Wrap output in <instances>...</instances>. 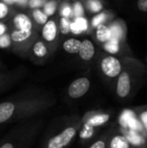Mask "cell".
Masks as SVG:
<instances>
[{
	"label": "cell",
	"instance_id": "cell-14",
	"mask_svg": "<svg viewBox=\"0 0 147 148\" xmlns=\"http://www.w3.org/2000/svg\"><path fill=\"white\" fill-rule=\"evenodd\" d=\"M88 29V21L84 17H77L76 20L71 23V32L75 35H79Z\"/></svg>",
	"mask_w": 147,
	"mask_h": 148
},
{
	"label": "cell",
	"instance_id": "cell-29",
	"mask_svg": "<svg viewBox=\"0 0 147 148\" xmlns=\"http://www.w3.org/2000/svg\"><path fill=\"white\" fill-rule=\"evenodd\" d=\"M137 5L140 11L147 12V0H138Z\"/></svg>",
	"mask_w": 147,
	"mask_h": 148
},
{
	"label": "cell",
	"instance_id": "cell-22",
	"mask_svg": "<svg viewBox=\"0 0 147 148\" xmlns=\"http://www.w3.org/2000/svg\"><path fill=\"white\" fill-rule=\"evenodd\" d=\"M60 29L61 32L64 35L68 34L71 31V23L68 20L67 17H62L60 21Z\"/></svg>",
	"mask_w": 147,
	"mask_h": 148
},
{
	"label": "cell",
	"instance_id": "cell-36",
	"mask_svg": "<svg viewBox=\"0 0 147 148\" xmlns=\"http://www.w3.org/2000/svg\"><path fill=\"white\" fill-rule=\"evenodd\" d=\"M146 148H147V147H146Z\"/></svg>",
	"mask_w": 147,
	"mask_h": 148
},
{
	"label": "cell",
	"instance_id": "cell-9",
	"mask_svg": "<svg viewBox=\"0 0 147 148\" xmlns=\"http://www.w3.org/2000/svg\"><path fill=\"white\" fill-rule=\"evenodd\" d=\"M95 53V49L94 46L93 44V42L88 40V39H85L81 42V46L79 51V55L80 57L83 60V61H90Z\"/></svg>",
	"mask_w": 147,
	"mask_h": 148
},
{
	"label": "cell",
	"instance_id": "cell-19",
	"mask_svg": "<svg viewBox=\"0 0 147 148\" xmlns=\"http://www.w3.org/2000/svg\"><path fill=\"white\" fill-rule=\"evenodd\" d=\"M33 53L37 57H43L48 54V49L45 43L42 41H37L33 45Z\"/></svg>",
	"mask_w": 147,
	"mask_h": 148
},
{
	"label": "cell",
	"instance_id": "cell-11",
	"mask_svg": "<svg viewBox=\"0 0 147 148\" xmlns=\"http://www.w3.org/2000/svg\"><path fill=\"white\" fill-rule=\"evenodd\" d=\"M14 24L17 29L23 30H31L32 29V22L30 18L23 13L16 14L13 19Z\"/></svg>",
	"mask_w": 147,
	"mask_h": 148
},
{
	"label": "cell",
	"instance_id": "cell-8",
	"mask_svg": "<svg viewBox=\"0 0 147 148\" xmlns=\"http://www.w3.org/2000/svg\"><path fill=\"white\" fill-rule=\"evenodd\" d=\"M107 148H134L130 143L127 137L120 132L111 133Z\"/></svg>",
	"mask_w": 147,
	"mask_h": 148
},
{
	"label": "cell",
	"instance_id": "cell-34",
	"mask_svg": "<svg viewBox=\"0 0 147 148\" xmlns=\"http://www.w3.org/2000/svg\"><path fill=\"white\" fill-rule=\"evenodd\" d=\"M16 1H19V0H4V3H13Z\"/></svg>",
	"mask_w": 147,
	"mask_h": 148
},
{
	"label": "cell",
	"instance_id": "cell-2",
	"mask_svg": "<svg viewBox=\"0 0 147 148\" xmlns=\"http://www.w3.org/2000/svg\"><path fill=\"white\" fill-rule=\"evenodd\" d=\"M43 126L42 118L18 122L0 139V148H23L32 146Z\"/></svg>",
	"mask_w": 147,
	"mask_h": 148
},
{
	"label": "cell",
	"instance_id": "cell-35",
	"mask_svg": "<svg viewBox=\"0 0 147 148\" xmlns=\"http://www.w3.org/2000/svg\"><path fill=\"white\" fill-rule=\"evenodd\" d=\"M23 148H31V146H27V147H25Z\"/></svg>",
	"mask_w": 147,
	"mask_h": 148
},
{
	"label": "cell",
	"instance_id": "cell-23",
	"mask_svg": "<svg viewBox=\"0 0 147 148\" xmlns=\"http://www.w3.org/2000/svg\"><path fill=\"white\" fill-rule=\"evenodd\" d=\"M56 10V3L54 1H50L49 3H47L44 5V12L48 15V16H52L54 15L55 11Z\"/></svg>",
	"mask_w": 147,
	"mask_h": 148
},
{
	"label": "cell",
	"instance_id": "cell-32",
	"mask_svg": "<svg viewBox=\"0 0 147 148\" xmlns=\"http://www.w3.org/2000/svg\"><path fill=\"white\" fill-rule=\"evenodd\" d=\"M42 4V0H30L29 1V6L31 8H36L41 6Z\"/></svg>",
	"mask_w": 147,
	"mask_h": 148
},
{
	"label": "cell",
	"instance_id": "cell-12",
	"mask_svg": "<svg viewBox=\"0 0 147 148\" xmlns=\"http://www.w3.org/2000/svg\"><path fill=\"white\" fill-rule=\"evenodd\" d=\"M17 80L18 76L14 74H0V94L12 87Z\"/></svg>",
	"mask_w": 147,
	"mask_h": 148
},
{
	"label": "cell",
	"instance_id": "cell-6",
	"mask_svg": "<svg viewBox=\"0 0 147 148\" xmlns=\"http://www.w3.org/2000/svg\"><path fill=\"white\" fill-rule=\"evenodd\" d=\"M101 69L102 73L108 78H116L122 72L120 61L113 56H108L102 59Z\"/></svg>",
	"mask_w": 147,
	"mask_h": 148
},
{
	"label": "cell",
	"instance_id": "cell-16",
	"mask_svg": "<svg viewBox=\"0 0 147 148\" xmlns=\"http://www.w3.org/2000/svg\"><path fill=\"white\" fill-rule=\"evenodd\" d=\"M32 35V30H23V29H16L11 33L10 38L15 42H24L29 39Z\"/></svg>",
	"mask_w": 147,
	"mask_h": 148
},
{
	"label": "cell",
	"instance_id": "cell-1",
	"mask_svg": "<svg viewBox=\"0 0 147 148\" xmlns=\"http://www.w3.org/2000/svg\"><path fill=\"white\" fill-rule=\"evenodd\" d=\"M55 104L49 95L26 91L0 102V126L39 117Z\"/></svg>",
	"mask_w": 147,
	"mask_h": 148
},
{
	"label": "cell",
	"instance_id": "cell-21",
	"mask_svg": "<svg viewBox=\"0 0 147 148\" xmlns=\"http://www.w3.org/2000/svg\"><path fill=\"white\" fill-rule=\"evenodd\" d=\"M138 118L139 120L140 125L147 134V108H140L137 111Z\"/></svg>",
	"mask_w": 147,
	"mask_h": 148
},
{
	"label": "cell",
	"instance_id": "cell-5",
	"mask_svg": "<svg viewBox=\"0 0 147 148\" xmlns=\"http://www.w3.org/2000/svg\"><path fill=\"white\" fill-rule=\"evenodd\" d=\"M91 87L90 80L87 77H80L73 81L68 88V95L71 99H80L83 97Z\"/></svg>",
	"mask_w": 147,
	"mask_h": 148
},
{
	"label": "cell",
	"instance_id": "cell-27",
	"mask_svg": "<svg viewBox=\"0 0 147 148\" xmlns=\"http://www.w3.org/2000/svg\"><path fill=\"white\" fill-rule=\"evenodd\" d=\"M111 30H112V36H114L118 39H120L123 36V31L119 25H113Z\"/></svg>",
	"mask_w": 147,
	"mask_h": 148
},
{
	"label": "cell",
	"instance_id": "cell-30",
	"mask_svg": "<svg viewBox=\"0 0 147 148\" xmlns=\"http://www.w3.org/2000/svg\"><path fill=\"white\" fill-rule=\"evenodd\" d=\"M75 15H76L78 17H80V16L83 14V8H82V5H81V3H79V2L75 3Z\"/></svg>",
	"mask_w": 147,
	"mask_h": 148
},
{
	"label": "cell",
	"instance_id": "cell-24",
	"mask_svg": "<svg viewBox=\"0 0 147 148\" xmlns=\"http://www.w3.org/2000/svg\"><path fill=\"white\" fill-rule=\"evenodd\" d=\"M88 6L93 12H99L102 9V4L98 0H90L88 3Z\"/></svg>",
	"mask_w": 147,
	"mask_h": 148
},
{
	"label": "cell",
	"instance_id": "cell-17",
	"mask_svg": "<svg viewBox=\"0 0 147 148\" xmlns=\"http://www.w3.org/2000/svg\"><path fill=\"white\" fill-rule=\"evenodd\" d=\"M105 50L107 51L110 54H116L120 50V43H119V39L112 36L107 42H105L104 45Z\"/></svg>",
	"mask_w": 147,
	"mask_h": 148
},
{
	"label": "cell",
	"instance_id": "cell-20",
	"mask_svg": "<svg viewBox=\"0 0 147 148\" xmlns=\"http://www.w3.org/2000/svg\"><path fill=\"white\" fill-rule=\"evenodd\" d=\"M33 17L35 19V21L39 23V24H45L49 20V16L42 10H39V9H36L33 11Z\"/></svg>",
	"mask_w": 147,
	"mask_h": 148
},
{
	"label": "cell",
	"instance_id": "cell-33",
	"mask_svg": "<svg viewBox=\"0 0 147 148\" xmlns=\"http://www.w3.org/2000/svg\"><path fill=\"white\" fill-rule=\"evenodd\" d=\"M5 32H6V26L3 23H0V36L4 35Z\"/></svg>",
	"mask_w": 147,
	"mask_h": 148
},
{
	"label": "cell",
	"instance_id": "cell-15",
	"mask_svg": "<svg viewBox=\"0 0 147 148\" xmlns=\"http://www.w3.org/2000/svg\"><path fill=\"white\" fill-rule=\"evenodd\" d=\"M96 37L101 42H107L112 37V30L110 28L107 27L104 24H100L97 27Z\"/></svg>",
	"mask_w": 147,
	"mask_h": 148
},
{
	"label": "cell",
	"instance_id": "cell-25",
	"mask_svg": "<svg viewBox=\"0 0 147 148\" xmlns=\"http://www.w3.org/2000/svg\"><path fill=\"white\" fill-rule=\"evenodd\" d=\"M10 37L4 34L0 36V48H8L10 45Z\"/></svg>",
	"mask_w": 147,
	"mask_h": 148
},
{
	"label": "cell",
	"instance_id": "cell-13",
	"mask_svg": "<svg viewBox=\"0 0 147 148\" xmlns=\"http://www.w3.org/2000/svg\"><path fill=\"white\" fill-rule=\"evenodd\" d=\"M81 42L76 38H69L63 42V49L69 54H77L80 51Z\"/></svg>",
	"mask_w": 147,
	"mask_h": 148
},
{
	"label": "cell",
	"instance_id": "cell-4",
	"mask_svg": "<svg viewBox=\"0 0 147 148\" xmlns=\"http://www.w3.org/2000/svg\"><path fill=\"white\" fill-rule=\"evenodd\" d=\"M112 118L110 112L90 111L81 118L82 125L79 131V140L81 143L91 140L97 134V131L107 125Z\"/></svg>",
	"mask_w": 147,
	"mask_h": 148
},
{
	"label": "cell",
	"instance_id": "cell-28",
	"mask_svg": "<svg viewBox=\"0 0 147 148\" xmlns=\"http://www.w3.org/2000/svg\"><path fill=\"white\" fill-rule=\"evenodd\" d=\"M9 13V7L5 3L0 2V20L3 19Z\"/></svg>",
	"mask_w": 147,
	"mask_h": 148
},
{
	"label": "cell",
	"instance_id": "cell-3",
	"mask_svg": "<svg viewBox=\"0 0 147 148\" xmlns=\"http://www.w3.org/2000/svg\"><path fill=\"white\" fill-rule=\"evenodd\" d=\"M81 125L82 120L78 115L63 119L60 125L47 133L41 148H68L78 135Z\"/></svg>",
	"mask_w": 147,
	"mask_h": 148
},
{
	"label": "cell",
	"instance_id": "cell-7",
	"mask_svg": "<svg viewBox=\"0 0 147 148\" xmlns=\"http://www.w3.org/2000/svg\"><path fill=\"white\" fill-rule=\"evenodd\" d=\"M132 92V79L128 72L123 71L119 75L116 83V95L121 99H126Z\"/></svg>",
	"mask_w": 147,
	"mask_h": 148
},
{
	"label": "cell",
	"instance_id": "cell-18",
	"mask_svg": "<svg viewBox=\"0 0 147 148\" xmlns=\"http://www.w3.org/2000/svg\"><path fill=\"white\" fill-rule=\"evenodd\" d=\"M112 133V130L107 131L106 134L99 137L97 140H95L88 148H107V141L109 139V136Z\"/></svg>",
	"mask_w": 147,
	"mask_h": 148
},
{
	"label": "cell",
	"instance_id": "cell-10",
	"mask_svg": "<svg viewBox=\"0 0 147 148\" xmlns=\"http://www.w3.org/2000/svg\"><path fill=\"white\" fill-rule=\"evenodd\" d=\"M42 36L47 42H53L57 36V26L54 20L48 21L42 28Z\"/></svg>",
	"mask_w": 147,
	"mask_h": 148
},
{
	"label": "cell",
	"instance_id": "cell-31",
	"mask_svg": "<svg viewBox=\"0 0 147 148\" xmlns=\"http://www.w3.org/2000/svg\"><path fill=\"white\" fill-rule=\"evenodd\" d=\"M71 14V8L69 6H66L63 8V10H62V15L63 17H68Z\"/></svg>",
	"mask_w": 147,
	"mask_h": 148
},
{
	"label": "cell",
	"instance_id": "cell-26",
	"mask_svg": "<svg viewBox=\"0 0 147 148\" xmlns=\"http://www.w3.org/2000/svg\"><path fill=\"white\" fill-rule=\"evenodd\" d=\"M106 19V15L104 13H101L97 16H95L93 19V26L98 27L100 24H102V23Z\"/></svg>",
	"mask_w": 147,
	"mask_h": 148
}]
</instances>
